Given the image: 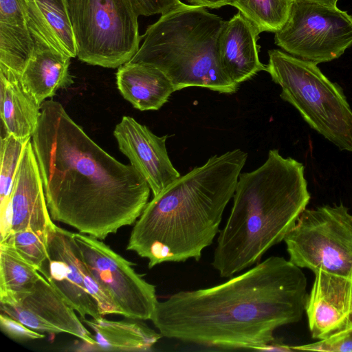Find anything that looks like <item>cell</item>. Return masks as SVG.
I'll use <instances>...</instances> for the list:
<instances>
[{"label":"cell","instance_id":"obj_13","mask_svg":"<svg viewBox=\"0 0 352 352\" xmlns=\"http://www.w3.org/2000/svg\"><path fill=\"white\" fill-rule=\"evenodd\" d=\"M1 312L39 333H65L94 345L92 334L70 307L41 275L29 292L14 298L0 301Z\"/></svg>","mask_w":352,"mask_h":352},{"label":"cell","instance_id":"obj_11","mask_svg":"<svg viewBox=\"0 0 352 352\" xmlns=\"http://www.w3.org/2000/svg\"><path fill=\"white\" fill-rule=\"evenodd\" d=\"M74 239L92 276L132 320H151L158 302L155 285L133 267V263L91 236L74 232Z\"/></svg>","mask_w":352,"mask_h":352},{"label":"cell","instance_id":"obj_1","mask_svg":"<svg viewBox=\"0 0 352 352\" xmlns=\"http://www.w3.org/2000/svg\"><path fill=\"white\" fill-rule=\"evenodd\" d=\"M32 144L52 220L100 240L134 223L151 188L97 144L53 99L41 107Z\"/></svg>","mask_w":352,"mask_h":352},{"label":"cell","instance_id":"obj_10","mask_svg":"<svg viewBox=\"0 0 352 352\" xmlns=\"http://www.w3.org/2000/svg\"><path fill=\"white\" fill-rule=\"evenodd\" d=\"M47 252L48 257L38 271L81 319L122 316L111 295L87 268L74 232L54 224L48 231Z\"/></svg>","mask_w":352,"mask_h":352},{"label":"cell","instance_id":"obj_18","mask_svg":"<svg viewBox=\"0 0 352 352\" xmlns=\"http://www.w3.org/2000/svg\"><path fill=\"white\" fill-rule=\"evenodd\" d=\"M20 77L0 65V114L6 134L28 141L38 128L41 106L25 91Z\"/></svg>","mask_w":352,"mask_h":352},{"label":"cell","instance_id":"obj_31","mask_svg":"<svg viewBox=\"0 0 352 352\" xmlns=\"http://www.w3.org/2000/svg\"><path fill=\"white\" fill-rule=\"evenodd\" d=\"M191 5L208 8H219L227 5V0H187Z\"/></svg>","mask_w":352,"mask_h":352},{"label":"cell","instance_id":"obj_20","mask_svg":"<svg viewBox=\"0 0 352 352\" xmlns=\"http://www.w3.org/2000/svg\"><path fill=\"white\" fill-rule=\"evenodd\" d=\"M82 321L94 331L95 340L94 345L83 344V351H146L162 337L140 321H113L104 317Z\"/></svg>","mask_w":352,"mask_h":352},{"label":"cell","instance_id":"obj_12","mask_svg":"<svg viewBox=\"0 0 352 352\" xmlns=\"http://www.w3.org/2000/svg\"><path fill=\"white\" fill-rule=\"evenodd\" d=\"M46 202L32 140L25 144L6 208L0 211V242L15 232L31 229L47 235L54 226Z\"/></svg>","mask_w":352,"mask_h":352},{"label":"cell","instance_id":"obj_17","mask_svg":"<svg viewBox=\"0 0 352 352\" xmlns=\"http://www.w3.org/2000/svg\"><path fill=\"white\" fill-rule=\"evenodd\" d=\"M34 51L25 65L21 82L25 91L39 104L60 89L74 83L69 67L71 58L34 39Z\"/></svg>","mask_w":352,"mask_h":352},{"label":"cell","instance_id":"obj_34","mask_svg":"<svg viewBox=\"0 0 352 352\" xmlns=\"http://www.w3.org/2000/svg\"><path fill=\"white\" fill-rule=\"evenodd\" d=\"M292 1H295V0H292ZM305 1H316V2L327 4V5L336 6L338 0H305Z\"/></svg>","mask_w":352,"mask_h":352},{"label":"cell","instance_id":"obj_30","mask_svg":"<svg viewBox=\"0 0 352 352\" xmlns=\"http://www.w3.org/2000/svg\"><path fill=\"white\" fill-rule=\"evenodd\" d=\"M0 23L27 24L25 0H0Z\"/></svg>","mask_w":352,"mask_h":352},{"label":"cell","instance_id":"obj_22","mask_svg":"<svg viewBox=\"0 0 352 352\" xmlns=\"http://www.w3.org/2000/svg\"><path fill=\"white\" fill-rule=\"evenodd\" d=\"M41 276L7 242H0V301L14 298L32 289Z\"/></svg>","mask_w":352,"mask_h":352},{"label":"cell","instance_id":"obj_24","mask_svg":"<svg viewBox=\"0 0 352 352\" xmlns=\"http://www.w3.org/2000/svg\"><path fill=\"white\" fill-rule=\"evenodd\" d=\"M292 0H227L261 32L276 33L289 16Z\"/></svg>","mask_w":352,"mask_h":352},{"label":"cell","instance_id":"obj_9","mask_svg":"<svg viewBox=\"0 0 352 352\" xmlns=\"http://www.w3.org/2000/svg\"><path fill=\"white\" fill-rule=\"evenodd\" d=\"M276 45L316 64L331 61L352 46V16L336 6L292 1L289 16L275 33Z\"/></svg>","mask_w":352,"mask_h":352},{"label":"cell","instance_id":"obj_19","mask_svg":"<svg viewBox=\"0 0 352 352\" xmlns=\"http://www.w3.org/2000/svg\"><path fill=\"white\" fill-rule=\"evenodd\" d=\"M116 82L123 98L140 111L158 110L175 91L162 71L140 63L127 62L119 67Z\"/></svg>","mask_w":352,"mask_h":352},{"label":"cell","instance_id":"obj_14","mask_svg":"<svg viewBox=\"0 0 352 352\" xmlns=\"http://www.w3.org/2000/svg\"><path fill=\"white\" fill-rule=\"evenodd\" d=\"M308 294L305 313L311 338H333L352 330V274L319 270Z\"/></svg>","mask_w":352,"mask_h":352},{"label":"cell","instance_id":"obj_23","mask_svg":"<svg viewBox=\"0 0 352 352\" xmlns=\"http://www.w3.org/2000/svg\"><path fill=\"white\" fill-rule=\"evenodd\" d=\"M35 47L27 24L0 23V65L21 74Z\"/></svg>","mask_w":352,"mask_h":352},{"label":"cell","instance_id":"obj_32","mask_svg":"<svg viewBox=\"0 0 352 352\" xmlns=\"http://www.w3.org/2000/svg\"><path fill=\"white\" fill-rule=\"evenodd\" d=\"M69 14V0H38Z\"/></svg>","mask_w":352,"mask_h":352},{"label":"cell","instance_id":"obj_33","mask_svg":"<svg viewBox=\"0 0 352 352\" xmlns=\"http://www.w3.org/2000/svg\"><path fill=\"white\" fill-rule=\"evenodd\" d=\"M259 351H295L292 346L288 345L277 343L273 342L269 344H267L260 349Z\"/></svg>","mask_w":352,"mask_h":352},{"label":"cell","instance_id":"obj_4","mask_svg":"<svg viewBox=\"0 0 352 352\" xmlns=\"http://www.w3.org/2000/svg\"><path fill=\"white\" fill-rule=\"evenodd\" d=\"M304 171L302 163L271 149L261 166L241 173L212 262L221 277L258 263L284 241L311 198Z\"/></svg>","mask_w":352,"mask_h":352},{"label":"cell","instance_id":"obj_3","mask_svg":"<svg viewBox=\"0 0 352 352\" xmlns=\"http://www.w3.org/2000/svg\"><path fill=\"white\" fill-rule=\"evenodd\" d=\"M247 157L239 148L213 155L153 196L135 221L126 250L148 259L149 268L199 261L219 232Z\"/></svg>","mask_w":352,"mask_h":352},{"label":"cell","instance_id":"obj_28","mask_svg":"<svg viewBox=\"0 0 352 352\" xmlns=\"http://www.w3.org/2000/svg\"><path fill=\"white\" fill-rule=\"evenodd\" d=\"M292 348L295 351H352V330L333 338L294 346Z\"/></svg>","mask_w":352,"mask_h":352},{"label":"cell","instance_id":"obj_8","mask_svg":"<svg viewBox=\"0 0 352 352\" xmlns=\"http://www.w3.org/2000/svg\"><path fill=\"white\" fill-rule=\"evenodd\" d=\"M284 241L289 260L300 268L352 274V213L342 203L305 208Z\"/></svg>","mask_w":352,"mask_h":352},{"label":"cell","instance_id":"obj_2","mask_svg":"<svg viewBox=\"0 0 352 352\" xmlns=\"http://www.w3.org/2000/svg\"><path fill=\"white\" fill-rule=\"evenodd\" d=\"M301 269L270 256L223 283L158 301L151 320L166 338L259 351L275 341L278 328L302 319L308 293Z\"/></svg>","mask_w":352,"mask_h":352},{"label":"cell","instance_id":"obj_16","mask_svg":"<svg viewBox=\"0 0 352 352\" xmlns=\"http://www.w3.org/2000/svg\"><path fill=\"white\" fill-rule=\"evenodd\" d=\"M259 30L239 12L226 21L218 40L220 63L226 74L236 84L266 71L258 57Z\"/></svg>","mask_w":352,"mask_h":352},{"label":"cell","instance_id":"obj_7","mask_svg":"<svg viewBox=\"0 0 352 352\" xmlns=\"http://www.w3.org/2000/svg\"><path fill=\"white\" fill-rule=\"evenodd\" d=\"M69 16L82 62L116 68L139 50V16L129 0H69Z\"/></svg>","mask_w":352,"mask_h":352},{"label":"cell","instance_id":"obj_21","mask_svg":"<svg viewBox=\"0 0 352 352\" xmlns=\"http://www.w3.org/2000/svg\"><path fill=\"white\" fill-rule=\"evenodd\" d=\"M26 23L34 39L70 58L77 49L69 16L38 0H25Z\"/></svg>","mask_w":352,"mask_h":352},{"label":"cell","instance_id":"obj_5","mask_svg":"<svg viewBox=\"0 0 352 352\" xmlns=\"http://www.w3.org/2000/svg\"><path fill=\"white\" fill-rule=\"evenodd\" d=\"M225 21L204 7L186 4L147 28L142 44L129 62L160 69L175 91L199 87L235 93L239 85L226 74L219 57L218 40Z\"/></svg>","mask_w":352,"mask_h":352},{"label":"cell","instance_id":"obj_6","mask_svg":"<svg viewBox=\"0 0 352 352\" xmlns=\"http://www.w3.org/2000/svg\"><path fill=\"white\" fill-rule=\"evenodd\" d=\"M268 55L265 72L280 86V98L339 150L351 152L352 109L342 87L313 62L278 50H269Z\"/></svg>","mask_w":352,"mask_h":352},{"label":"cell","instance_id":"obj_29","mask_svg":"<svg viewBox=\"0 0 352 352\" xmlns=\"http://www.w3.org/2000/svg\"><path fill=\"white\" fill-rule=\"evenodd\" d=\"M138 16L161 15L186 6L179 0H129Z\"/></svg>","mask_w":352,"mask_h":352},{"label":"cell","instance_id":"obj_27","mask_svg":"<svg viewBox=\"0 0 352 352\" xmlns=\"http://www.w3.org/2000/svg\"><path fill=\"white\" fill-rule=\"evenodd\" d=\"M0 327L8 337L16 341L34 340L45 337L43 333L34 331L2 312L0 314Z\"/></svg>","mask_w":352,"mask_h":352},{"label":"cell","instance_id":"obj_25","mask_svg":"<svg viewBox=\"0 0 352 352\" xmlns=\"http://www.w3.org/2000/svg\"><path fill=\"white\" fill-rule=\"evenodd\" d=\"M28 141L6 133L1 138L0 211L8 203L19 160Z\"/></svg>","mask_w":352,"mask_h":352},{"label":"cell","instance_id":"obj_26","mask_svg":"<svg viewBox=\"0 0 352 352\" xmlns=\"http://www.w3.org/2000/svg\"><path fill=\"white\" fill-rule=\"evenodd\" d=\"M2 242L10 244L37 270L41 268L48 257L47 235L38 234L31 229L13 232Z\"/></svg>","mask_w":352,"mask_h":352},{"label":"cell","instance_id":"obj_15","mask_svg":"<svg viewBox=\"0 0 352 352\" xmlns=\"http://www.w3.org/2000/svg\"><path fill=\"white\" fill-rule=\"evenodd\" d=\"M113 135L120 151L146 181L153 196L181 176L168 157L166 146L168 135L159 137L128 116L116 126Z\"/></svg>","mask_w":352,"mask_h":352}]
</instances>
